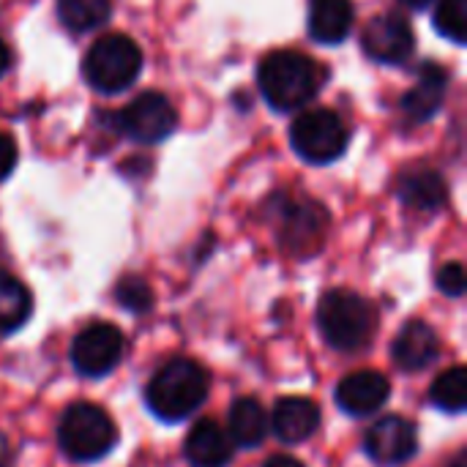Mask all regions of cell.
<instances>
[{
  "mask_svg": "<svg viewBox=\"0 0 467 467\" xmlns=\"http://www.w3.org/2000/svg\"><path fill=\"white\" fill-rule=\"evenodd\" d=\"M183 457L192 467H227L235 457V443L219 421L200 419L183 441Z\"/></svg>",
  "mask_w": 467,
  "mask_h": 467,
  "instance_id": "15",
  "label": "cell"
},
{
  "mask_svg": "<svg viewBox=\"0 0 467 467\" xmlns=\"http://www.w3.org/2000/svg\"><path fill=\"white\" fill-rule=\"evenodd\" d=\"M33 315L30 290L11 274H0V337L19 331Z\"/></svg>",
  "mask_w": 467,
  "mask_h": 467,
  "instance_id": "20",
  "label": "cell"
},
{
  "mask_svg": "<svg viewBox=\"0 0 467 467\" xmlns=\"http://www.w3.org/2000/svg\"><path fill=\"white\" fill-rule=\"evenodd\" d=\"M126 353V339L112 323H90L85 326L68 348V361L77 375L99 380L107 378Z\"/></svg>",
  "mask_w": 467,
  "mask_h": 467,
  "instance_id": "7",
  "label": "cell"
},
{
  "mask_svg": "<svg viewBox=\"0 0 467 467\" xmlns=\"http://www.w3.org/2000/svg\"><path fill=\"white\" fill-rule=\"evenodd\" d=\"M326 68L298 49L268 52L257 66V85L263 99L276 112L306 107L323 88Z\"/></svg>",
  "mask_w": 467,
  "mask_h": 467,
  "instance_id": "1",
  "label": "cell"
},
{
  "mask_svg": "<svg viewBox=\"0 0 467 467\" xmlns=\"http://www.w3.org/2000/svg\"><path fill=\"white\" fill-rule=\"evenodd\" d=\"M361 47H364L369 60L383 63V66H400V63H405L413 55L416 36H413L410 22L402 14L389 11V14L372 16L364 25Z\"/></svg>",
  "mask_w": 467,
  "mask_h": 467,
  "instance_id": "10",
  "label": "cell"
},
{
  "mask_svg": "<svg viewBox=\"0 0 467 467\" xmlns=\"http://www.w3.org/2000/svg\"><path fill=\"white\" fill-rule=\"evenodd\" d=\"M435 285H438V290H441L443 296H449V298H460L467 287L465 265H462V263H457V260H454V263H446V265L438 271Z\"/></svg>",
  "mask_w": 467,
  "mask_h": 467,
  "instance_id": "25",
  "label": "cell"
},
{
  "mask_svg": "<svg viewBox=\"0 0 467 467\" xmlns=\"http://www.w3.org/2000/svg\"><path fill=\"white\" fill-rule=\"evenodd\" d=\"M391 358L402 372L430 369L441 358L438 331L424 320H408L391 342Z\"/></svg>",
  "mask_w": 467,
  "mask_h": 467,
  "instance_id": "13",
  "label": "cell"
},
{
  "mask_svg": "<svg viewBox=\"0 0 467 467\" xmlns=\"http://www.w3.org/2000/svg\"><path fill=\"white\" fill-rule=\"evenodd\" d=\"M142 49L126 33H107L85 52L82 77L99 93H123L140 79Z\"/></svg>",
  "mask_w": 467,
  "mask_h": 467,
  "instance_id": "5",
  "label": "cell"
},
{
  "mask_svg": "<svg viewBox=\"0 0 467 467\" xmlns=\"http://www.w3.org/2000/svg\"><path fill=\"white\" fill-rule=\"evenodd\" d=\"M430 402L443 413H462L467 408L465 367H451L443 375H438L430 386Z\"/></svg>",
  "mask_w": 467,
  "mask_h": 467,
  "instance_id": "22",
  "label": "cell"
},
{
  "mask_svg": "<svg viewBox=\"0 0 467 467\" xmlns=\"http://www.w3.org/2000/svg\"><path fill=\"white\" fill-rule=\"evenodd\" d=\"M211 375L194 358H170L161 364L148 386H145V405L148 410L164 424H181L189 419L200 405L208 400Z\"/></svg>",
  "mask_w": 467,
  "mask_h": 467,
  "instance_id": "2",
  "label": "cell"
},
{
  "mask_svg": "<svg viewBox=\"0 0 467 467\" xmlns=\"http://www.w3.org/2000/svg\"><path fill=\"white\" fill-rule=\"evenodd\" d=\"M432 22L441 36L462 47L467 41V0H438Z\"/></svg>",
  "mask_w": 467,
  "mask_h": 467,
  "instance_id": "23",
  "label": "cell"
},
{
  "mask_svg": "<svg viewBox=\"0 0 467 467\" xmlns=\"http://www.w3.org/2000/svg\"><path fill=\"white\" fill-rule=\"evenodd\" d=\"M400 200L413 211L432 213V211H441L446 205L449 186H446V181L441 178L438 170L413 167V170H405L402 178H400Z\"/></svg>",
  "mask_w": 467,
  "mask_h": 467,
  "instance_id": "19",
  "label": "cell"
},
{
  "mask_svg": "<svg viewBox=\"0 0 467 467\" xmlns=\"http://www.w3.org/2000/svg\"><path fill=\"white\" fill-rule=\"evenodd\" d=\"M11 63H14V55H11V47L5 44V38L0 36V77L11 68Z\"/></svg>",
  "mask_w": 467,
  "mask_h": 467,
  "instance_id": "29",
  "label": "cell"
},
{
  "mask_svg": "<svg viewBox=\"0 0 467 467\" xmlns=\"http://www.w3.org/2000/svg\"><path fill=\"white\" fill-rule=\"evenodd\" d=\"M449 77L438 63H424L419 68V77L413 88L400 99V109L408 118V123H427L438 115L446 99Z\"/></svg>",
  "mask_w": 467,
  "mask_h": 467,
  "instance_id": "16",
  "label": "cell"
},
{
  "mask_svg": "<svg viewBox=\"0 0 467 467\" xmlns=\"http://www.w3.org/2000/svg\"><path fill=\"white\" fill-rule=\"evenodd\" d=\"M328 213L317 202H287L279 213V244L287 254L309 257L326 241Z\"/></svg>",
  "mask_w": 467,
  "mask_h": 467,
  "instance_id": "11",
  "label": "cell"
},
{
  "mask_svg": "<svg viewBox=\"0 0 467 467\" xmlns=\"http://www.w3.org/2000/svg\"><path fill=\"white\" fill-rule=\"evenodd\" d=\"M271 432L268 410L257 397H238L227 413V435L241 449H260Z\"/></svg>",
  "mask_w": 467,
  "mask_h": 467,
  "instance_id": "18",
  "label": "cell"
},
{
  "mask_svg": "<svg viewBox=\"0 0 467 467\" xmlns=\"http://www.w3.org/2000/svg\"><path fill=\"white\" fill-rule=\"evenodd\" d=\"M367 457L380 467H400L419 454V430L405 416H383L364 435Z\"/></svg>",
  "mask_w": 467,
  "mask_h": 467,
  "instance_id": "9",
  "label": "cell"
},
{
  "mask_svg": "<svg viewBox=\"0 0 467 467\" xmlns=\"http://www.w3.org/2000/svg\"><path fill=\"white\" fill-rule=\"evenodd\" d=\"M57 22L68 33H90L112 16L109 0H57Z\"/></svg>",
  "mask_w": 467,
  "mask_h": 467,
  "instance_id": "21",
  "label": "cell"
},
{
  "mask_svg": "<svg viewBox=\"0 0 467 467\" xmlns=\"http://www.w3.org/2000/svg\"><path fill=\"white\" fill-rule=\"evenodd\" d=\"M118 424L93 402H74L57 421V446L71 462H99L118 446Z\"/></svg>",
  "mask_w": 467,
  "mask_h": 467,
  "instance_id": "4",
  "label": "cell"
},
{
  "mask_svg": "<svg viewBox=\"0 0 467 467\" xmlns=\"http://www.w3.org/2000/svg\"><path fill=\"white\" fill-rule=\"evenodd\" d=\"M315 323L328 348L339 353L367 350L380 328L378 306L353 290H328L315 312Z\"/></svg>",
  "mask_w": 467,
  "mask_h": 467,
  "instance_id": "3",
  "label": "cell"
},
{
  "mask_svg": "<svg viewBox=\"0 0 467 467\" xmlns=\"http://www.w3.org/2000/svg\"><path fill=\"white\" fill-rule=\"evenodd\" d=\"M465 460H467V451H457V454L451 457V462H449L446 467H467Z\"/></svg>",
  "mask_w": 467,
  "mask_h": 467,
  "instance_id": "31",
  "label": "cell"
},
{
  "mask_svg": "<svg viewBox=\"0 0 467 467\" xmlns=\"http://www.w3.org/2000/svg\"><path fill=\"white\" fill-rule=\"evenodd\" d=\"M391 397V383L383 372L378 369H358L345 375L337 383L334 400L342 413L348 416H372L378 413Z\"/></svg>",
  "mask_w": 467,
  "mask_h": 467,
  "instance_id": "12",
  "label": "cell"
},
{
  "mask_svg": "<svg viewBox=\"0 0 467 467\" xmlns=\"http://www.w3.org/2000/svg\"><path fill=\"white\" fill-rule=\"evenodd\" d=\"M118 126L129 140L142 142V145H156L175 131L178 112L167 96L148 90V93H140L134 101H129L120 109Z\"/></svg>",
  "mask_w": 467,
  "mask_h": 467,
  "instance_id": "8",
  "label": "cell"
},
{
  "mask_svg": "<svg viewBox=\"0 0 467 467\" xmlns=\"http://www.w3.org/2000/svg\"><path fill=\"white\" fill-rule=\"evenodd\" d=\"M356 22L353 0H309L306 8V30L309 38L326 47L342 44Z\"/></svg>",
  "mask_w": 467,
  "mask_h": 467,
  "instance_id": "17",
  "label": "cell"
},
{
  "mask_svg": "<svg viewBox=\"0 0 467 467\" xmlns=\"http://www.w3.org/2000/svg\"><path fill=\"white\" fill-rule=\"evenodd\" d=\"M11 460H14L11 441H8V435H3V432H0V467H11Z\"/></svg>",
  "mask_w": 467,
  "mask_h": 467,
  "instance_id": "28",
  "label": "cell"
},
{
  "mask_svg": "<svg viewBox=\"0 0 467 467\" xmlns=\"http://www.w3.org/2000/svg\"><path fill=\"white\" fill-rule=\"evenodd\" d=\"M115 301L131 315H145V312L153 309V290L142 276L126 274L115 285Z\"/></svg>",
  "mask_w": 467,
  "mask_h": 467,
  "instance_id": "24",
  "label": "cell"
},
{
  "mask_svg": "<svg viewBox=\"0 0 467 467\" xmlns=\"http://www.w3.org/2000/svg\"><path fill=\"white\" fill-rule=\"evenodd\" d=\"M402 5H408V8H416V11H424L427 5H432L435 0H400Z\"/></svg>",
  "mask_w": 467,
  "mask_h": 467,
  "instance_id": "30",
  "label": "cell"
},
{
  "mask_svg": "<svg viewBox=\"0 0 467 467\" xmlns=\"http://www.w3.org/2000/svg\"><path fill=\"white\" fill-rule=\"evenodd\" d=\"M290 145L309 164H331L348 150L350 129L328 107L304 109L290 126Z\"/></svg>",
  "mask_w": 467,
  "mask_h": 467,
  "instance_id": "6",
  "label": "cell"
},
{
  "mask_svg": "<svg viewBox=\"0 0 467 467\" xmlns=\"http://www.w3.org/2000/svg\"><path fill=\"white\" fill-rule=\"evenodd\" d=\"M19 150H16V140L8 131H0V181H5L14 167H16Z\"/></svg>",
  "mask_w": 467,
  "mask_h": 467,
  "instance_id": "26",
  "label": "cell"
},
{
  "mask_svg": "<svg viewBox=\"0 0 467 467\" xmlns=\"http://www.w3.org/2000/svg\"><path fill=\"white\" fill-rule=\"evenodd\" d=\"M263 467H306L301 460H296V457H290V454H274V457H268Z\"/></svg>",
  "mask_w": 467,
  "mask_h": 467,
  "instance_id": "27",
  "label": "cell"
},
{
  "mask_svg": "<svg viewBox=\"0 0 467 467\" xmlns=\"http://www.w3.org/2000/svg\"><path fill=\"white\" fill-rule=\"evenodd\" d=\"M320 405L309 397H282L268 416L271 432L287 446L306 443L320 430Z\"/></svg>",
  "mask_w": 467,
  "mask_h": 467,
  "instance_id": "14",
  "label": "cell"
}]
</instances>
